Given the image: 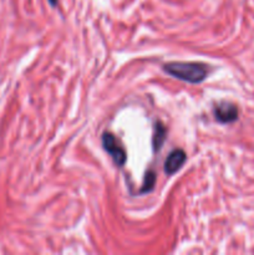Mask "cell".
<instances>
[{
	"label": "cell",
	"mask_w": 254,
	"mask_h": 255,
	"mask_svg": "<svg viewBox=\"0 0 254 255\" xmlns=\"http://www.w3.org/2000/svg\"><path fill=\"white\" fill-rule=\"evenodd\" d=\"M50 1V4L52 5V6H55V5H56V2H57V0H49Z\"/></svg>",
	"instance_id": "obj_7"
},
{
	"label": "cell",
	"mask_w": 254,
	"mask_h": 255,
	"mask_svg": "<svg viewBox=\"0 0 254 255\" xmlns=\"http://www.w3.org/2000/svg\"><path fill=\"white\" fill-rule=\"evenodd\" d=\"M186 159L187 156L186 153H184L183 149H173V151L168 154L166 161H164V173H166L167 176L174 174L177 171H179V168H181L182 166H183Z\"/></svg>",
	"instance_id": "obj_4"
},
{
	"label": "cell",
	"mask_w": 254,
	"mask_h": 255,
	"mask_svg": "<svg viewBox=\"0 0 254 255\" xmlns=\"http://www.w3.org/2000/svg\"><path fill=\"white\" fill-rule=\"evenodd\" d=\"M239 110L232 102H221L214 107V117L221 124H232L238 120Z\"/></svg>",
	"instance_id": "obj_3"
},
{
	"label": "cell",
	"mask_w": 254,
	"mask_h": 255,
	"mask_svg": "<svg viewBox=\"0 0 254 255\" xmlns=\"http://www.w3.org/2000/svg\"><path fill=\"white\" fill-rule=\"evenodd\" d=\"M163 70L171 76L189 84H199L208 75L206 65L199 62H168L164 65Z\"/></svg>",
	"instance_id": "obj_1"
},
{
	"label": "cell",
	"mask_w": 254,
	"mask_h": 255,
	"mask_svg": "<svg viewBox=\"0 0 254 255\" xmlns=\"http://www.w3.org/2000/svg\"><path fill=\"white\" fill-rule=\"evenodd\" d=\"M166 139V128L161 122H156L154 125V133H153V148L154 151H158Z\"/></svg>",
	"instance_id": "obj_5"
},
{
	"label": "cell",
	"mask_w": 254,
	"mask_h": 255,
	"mask_svg": "<svg viewBox=\"0 0 254 255\" xmlns=\"http://www.w3.org/2000/svg\"><path fill=\"white\" fill-rule=\"evenodd\" d=\"M154 183H156V174L153 171H148L144 176L143 184H142L141 193H146V192H151L153 189Z\"/></svg>",
	"instance_id": "obj_6"
},
{
	"label": "cell",
	"mask_w": 254,
	"mask_h": 255,
	"mask_svg": "<svg viewBox=\"0 0 254 255\" xmlns=\"http://www.w3.org/2000/svg\"><path fill=\"white\" fill-rule=\"evenodd\" d=\"M102 146H104L105 151L112 157V159H114L117 166L121 167L126 163V152L120 146L114 134L110 133V132H104V134H102Z\"/></svg>",
	"instance_id": "obj_2"
}]
</instances>
